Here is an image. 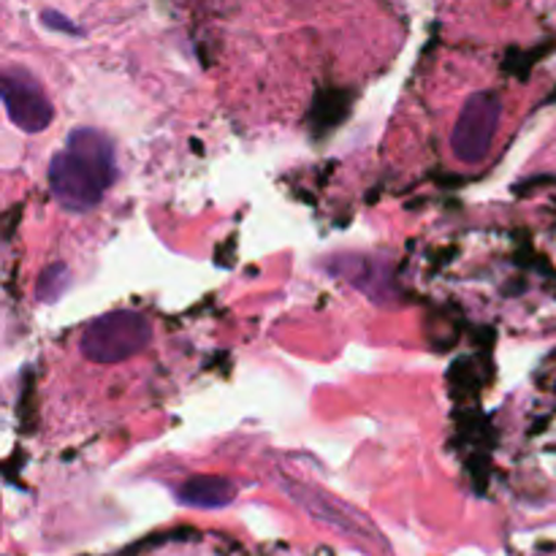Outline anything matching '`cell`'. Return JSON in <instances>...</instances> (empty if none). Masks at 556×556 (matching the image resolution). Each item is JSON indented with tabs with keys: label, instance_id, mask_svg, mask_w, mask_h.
I'll return each mask as SVG.
<instances>
[{
	"label": "cell",
	"instance_id": "1",
	"mask_svg": "<svg viewBox=\"0 0 556 556\" xmlns=\"http://www.w3.org/2000/svg\"><path fill=\"white\" fill-rule=\"evenodd\" d=\"M117 179V152L106 134L74 128L49 163V190L68 212H90Z\"/></svg>",
	"mask_w": 556,
	"mask_h": 556
},
{
	"label": "cell",
	"instance_id": "2",
	"mask_svg": "<svg viewBox=\"0 0 556 556\" xmlns=\"http://www.w3.org/2000/svg\"><path fill=\"white\" fill-rule=\"evenodd\" d=\"M152 340V324L136 309H114L81 331L79 351L87 362L119 364L144 351Z\"/></svg>",
	"mask_w": 556,
	"mask_h": 556
},
{
	"label": "cell",
	"instance_id": "3",
	"mask_svg": "<svg viewBox=\"0 0 556 556\" xmlns=\"http://www.w3.org/2000/svg\"><path fill=\"white\" fill-rule=\"evenodd\" d=\"M500 117H503V103H500L497 92H472L462 106L454 134H451V152L456 155V161L467 163V166L481 163L492 150Z\"/></svg>",
	"mask_w": 556,
	"mask_h": 556
},
{
	"label": "cell",
	"instance_id": "4",
	"mask_svg": "<svg viewBox=\"0 0 556 556\" xmlns=\"http://www.w3.org/2000/svg\"><path fill=\"white\" fill-rule=\"evenodd\" d=\"M3 103L11 123L25 134H41L54 117L41 81L22 68H9L3 74Z\"/></svg>",
	"mask_w": 556,
	"mask_h": 556
},
{
	"label": "cell",
	"instance_id": "5",
	"mask_svg": "<svg viewBox=\"0 0 556 556\" xmlns=\"http://www.w3.org/2000/svg\"><path fill=\"white\" fill-rule=\"evenodd\" d=\"M233 497H237V486L223 476H195L177 489L179 503L199 510L226 508L233 503Z\"/></svg>",
	"mask_w": 556,
	"mask_h": 556
},
{
	"label": "cell",
	"instance_id": "6",
	"mask_svg": "<svg viewBox=\"0 0 556 556\" xmlns=\"http://www.w3.org/2000/svg\"><path fill=\"white\" fill-rule=\"evenodd\" d=\"M68 286V266L65 264H52L41 271L36 282V299L38 302H58L60 293Z\"/></svg>",
	"mask_w": 556,
	"mask_h": 556
},
{
	"label": "cell",
	"instance_id": "7",
	"mask_svg": "<svg viewBox=\"0 0 556 556\" xmlns=\"http://www.w3.org/2000/svg\"><path fill=\"white\" fill-rule=\"evenodd\" d=\"M41 22L47 27H52V30H60V33H74V36H79V27L74 25V22H68L65 16H60L58 11H43L41 14Z\"/></svg>",
	"mask_w": 556,
	"mask_h": 556
}]
</instances>
